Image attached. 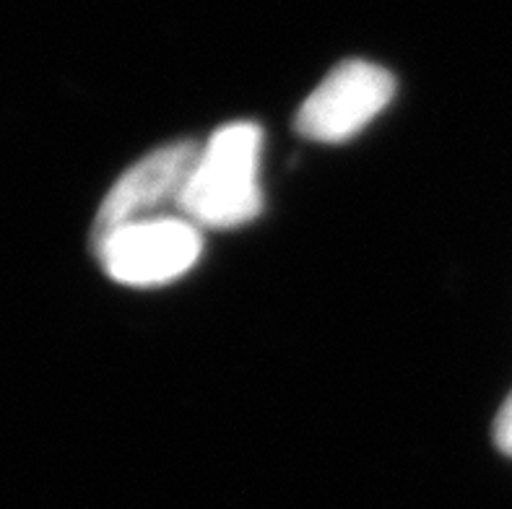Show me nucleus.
I'll list each match as a JSON object with an SVG mask.
<instances>
[{
	"label": "nucleus",
	"instance_id": "nucleus-1",
	"mask_svg": "<svg viewBox=\"0 0 512 509\" xmlns=\"http://www.w3.org/2000/svg\"><path fill=\"white\" fill-rule=\"evenodd\" d=\"M263 130L255 123H229L219 128L193 164L180 211L198 229H237L253 221L263 208L260 190Z\"/></svg>",
	"mask_w": 512,
	"mask_h": 509
},
{
	"label": "nucleus",
	"instance_id": "nucleus-2",
	"mask_svg": "<svg viewBox=\"0 0 512 509\" xmlns=\"http://www.w3.org/2000/svg\"><path fill=\"white\" fill-rule=\"evenodd\" d=\"M203 250L201 229L188 219L138 221L94 245L104 273L125 286L151 289L185 276Z\"/></svg>",
	"mask_w": 512,
	"mask_h": 509
},
{
	"label": "nucleus",
	"instance_id": "nucleus-3",
	"mask_svg": "<svg viewBox=\"0 0 512 509\" xmlns=\"http://www.w3.org/2000/svg\"><path fill=\"white\" fill-rule=\"evenodd\" d=\"M396 97V78L367 60L336 65L297 112V130L310 141H349Z\"/></svg>",
	"mask_w": 512,
	"mask_h": 509
},
{
	"label": "nucleus",
	"instance_id": "nucleus-4",
	"mask_svg": "<svg viewBox=\"0 0 512 509\" xmlns=\"http://www.w3.org/2000/svg\"><path fill=\"white\" fill-rule=\"evenodd\" d=\"M201 149L193 141L167 143L138 159L104 195L97 211L91 242L97 245L112 232L138 221L159 219L156 213L169 203H180L193 164Z\"/></svg>",
	"mask_w": 512,
	"mask_h": 509
},
{
	"label": "nucleus",
	"instance_id": "nucleus-5",
	"mask_svg": "<svg viewBox=\"0 0 512 509\" xmlns=\"http://www.w3.org/2000/svg\"><path fill=\"white\" fill-rule=\"evenodd\" d=\"M494 442L505 455L512 458V393L507 395V400L502 403L497 419H494Z\"/></svg>",
	"mask_w": 512,
	"mask_h": 509
}]
</instances>
